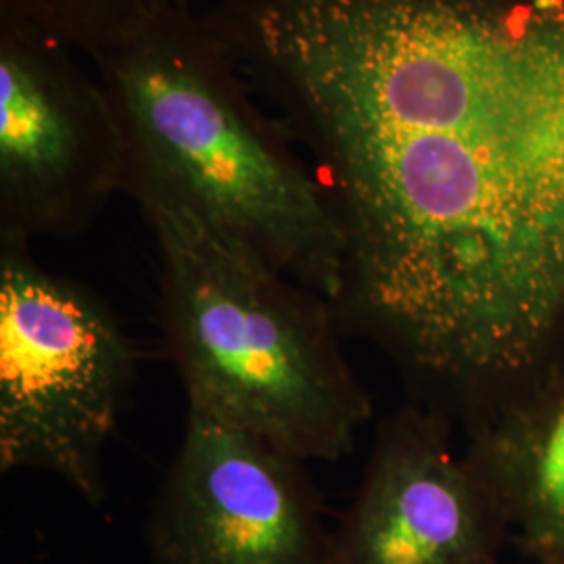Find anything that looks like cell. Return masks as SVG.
Listing matches in <instances>:
<instances>
[{
    "instance_id": "6da1fadb",
    "label": "cell",
    "mask_w": 564,
    "mask_h": 564,
    "mask_svg": "<svg viewBox=\"0 0 564 564\" xmlns=\"http://www.w3.org/2000/svg\"><path fill=\"white\" fill-rule=\"evenodd\" d=\"M314 160L339 318L470 391L564 323V0H218L205 15Z\"/></svg>"
},
{
    "instance_id": "7a4b0ae2",
    "label": "cell",
    "mask_w": 564,
    "mask_h": 564,
    "mask_svg": "<svg viewBox=\"0 0 564 564\" xmlns=\"http://www.w3.org/2000/svg\"><path fill=\"white\" fill-rule=\"evenodd\" d=\"M90 61L120 123L123 193L195 216L337 307L345 247L323 186L205 20L165 11Z\"/></svg>"
},
{
    "instance_id": "3957f363",
    "label": "cell",
    "mask_w": 564,
    "mask_h": 564,
    "mask_svg": "<svg viewBox=\"0 0 564 564\" xmlns=\"http://www.w3.org/2000/svg\"><path fill=\"white\" fill-rule=\"evenodd\" d=\"M141 212L188 408L303 463L347 456L370 402L343 356L337 307L182 209Z\"/></svg>"
},
{
    "instance_id": "277c9868",
    "label": "cell",
    "mask_w": 564,
    "mask_h": 564,
    "mask_svg": "<svg viewBox=\"0 0 564 564\" xmlns=\"http://www.w3.org/2000/svg\"><path fill=\"white\" fill-rule=\"evenodd\" d=\"M134 381V351L90 289L0 245V470L59 477L105 498V452Z\"/></svg>"
},
{
    "instance_id": "5b68a950",
    "label": "cell",
    "mask_w": 564,
    "mask_h": 564,
    "mask_svg": "<svg viewBox=\"0 0 564 564\" xmlns=\"http://www.w3.org/2000/svg\"><path fill=\"white\" fill-rule=\"evenodd\" d=\"M123 193L113 105L74 51L0 20V245L86 232Z\"/></svg>"
},
{
    "instance_id": "8992f818",
    "label": "cell",
    "mask_w": 564,
    "mask_h": 564,
    "mask_svg": "<svg viewBox=\"0 0 564 564\" xmlns=\"http://www.w3.org/2000/svg\"><path fill=\"white\" fill-rule=\"evenodd\" d=\"M153 564H330L305 463L188 408L147 524Z\"/></svg>"
},
{
    "instance_id": "52a82bcc",
    "label": "cell",
    "mask_w": 564,
    "mask_h": 564,
    "mask_svg": "<svg viewBox=\"0 0 564 564\" xmlns=\"http://www.w3.org/2000/svg\"><path fill=\"white\" fill-rule=\"evenodd\" d=\"M494 498L416 412L379 440L356 502L330 538V564H485Z\"/></svg>"
},
{
    "instance_id": "ba28073f",
    "label": "cell",
    "mask_w": 564,
    "mask_h": 564,
    "mask_svg": "<svg viewBox=\"0 0 564 564\" xmlns=\"http://www.w3.org/2000/svg\"><path fill=\"white\" fill-rule=\"evenodd\" d=\"M473 466L494 505L512 508L527 547L544 564H564V387L494 435Z\"/></svg>"
},
{
    "instance_id": "9c48e42d",
    "label": "cell",
    "mask_w": 564,
    "mask_h": 564,
    "mask_svg": "<svg viewBox=\"0 0 564 564\" xmlns=\"http://www.w3.org/2000/svg\"><path fill=\"white\" fill-rule=\"evenodd\" d=\"M191 0H0V20L18 21L88 57Z\"/></svg>"
}]
</instances>
